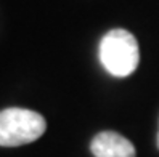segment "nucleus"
<instances>
[{
    "label": "nucleus",
    "instance_id": "4",
    "mask_svg": "<svg viewBox=\"0 0 159 157\" xmlns=\"http://www.w3.org/2000/svg\"><path fill=\"white\" fill-rule=\"evenodd\" d=\"M157 147H159V132H157Z\"/></svg>",
    "mask_w": 159,
    "mask_h": 157
},
{
    "label": "nucleus",
    "instance_id": "1",
    "mask_svg": "<svg viewBox=\"0 0 159 157\" xmlns=\"http://www.w3.org/2000/svg\"><path fill=\"white\" fill-rule=\"evenodd\" d=\"M100 61L111 76H130L140 63L137 39L125 29L109 31L100 42Z\"/></svg>",
    "mask_w": 159,
    "mask_h": 157
},
{
    "label": "nucleus",
    "instance_id": "2",
    "mask_svg": "<svg viewBox=\"0 0 159 157\" xmlns=\"http://www.w3.org/2000/svg\"><path fill=\"white\" fill-rule=\"evenodd\" d=\"M45 119L31 109L8 107L0 111V146L16 147L32 143L45 133Z\"/></svg>",
    "mask_w": 159,
    "mask_h": 157
},
{
    "label": "nucleus",
    "instance_id": "3",
    "mask_svg": "<svg viewBox=\"0 0 159 157\" xmlns=\"http://www.w3.org/2000/svg\"><path fill=\"white\" fill-rule=\"evenodd\" d=\"M90 149L95 157H135L134 144L116 132L98 133L92 140Z\"/></svg>",
    "mask_w": 159,
    "mask_h": 157
}]
</instances>
